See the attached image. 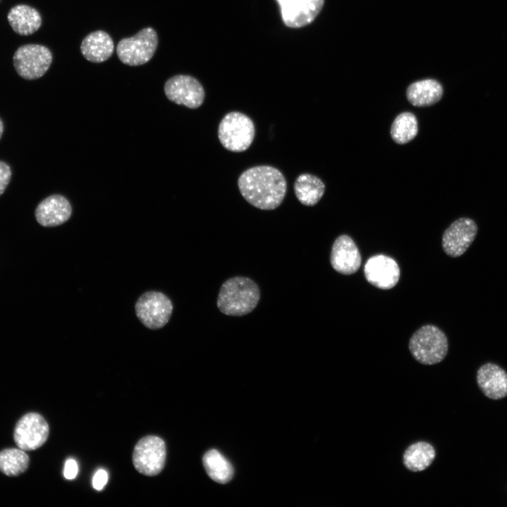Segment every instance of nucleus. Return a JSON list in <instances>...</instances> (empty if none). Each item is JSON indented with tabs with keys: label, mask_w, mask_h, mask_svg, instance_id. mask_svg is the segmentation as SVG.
Instances as JSON below:
<instances>
[{
	"label": "nucleus",
	"mask_w": 507,
	"mask_h": 507,
	"mask_svg": "<svg viewBox=\"0 0 507 507\" xmlns=\"http://www.w3.org/2000/svg\"><path fill=\"white\" fill-rule=\"evenodd\" d=\"M238 187L248 203L262 210H273L282 202L287 182L282 173L270 165H258L243 172Z\"/></svg>",
	"instance_id": "1"
},
{
	"label": "nucleus",
	"mask_w": 507,
	"mask_h": 507,
	"mask_svg": "<svg viewBox=\"0 0 507 507\" xmlns=\"http://www.w3.org/2000/svg\"><path fill=\"white\" fill-rule=\"evenodd\" d=\"M259 298V289L253 280L234 277L223 284L217 306L224 314L241 316L251 312L258 304Z\"/></svg>",
	"instance_id": "2"
},
{
	"label": "nucleus",
	"mask_w": 507,
	"mask_h": 507,
	"mask_svg": "<svg viewBox=\"0 0 507 507\" xmlns=\"http://www.w3.org/2000/svg\"><path fill=\"white\" fill-rule=\"evenodd\" d=\"M408 348L417 361L424 365H433L441 362L446 356L448 339L439 328L427 325L412 335Z\"/></svg>",
	"instance_id": "3"
},
{
	"label": "nucleus",
	"mask_w": 507,
	"mask_h": 507,
	"mask_svg": "<svg viewBox=\"0 0 507 507\" xmlns=\"http://www.w3.org/2000/svg\"><path fill=\"white\" fill-rule=\"evenodd\" d=\"M255 135L254 124L246 115L237 111L226 114L220 121L218 136L221 144L233 152L246 151Z\"/></svg>",
	"instance_id": "4"
},
{
	"label": "nucleus",
	"mask_w": 507,
	"mask_h": 507,
	"mask_svg": "<svg viewBox=\"0 0 507 507\" xmlns=\"http://www.w3.org/2000/svg\"><path fill=\"white\" fill-rule=\"evenodd\" d=\"M158 44L156 30L147 27L132 37L122 39L117 45L116 53L123 63L130 66L142 65L152 58Z\"/></svg>",
	"instance_id": "5"
},
{
	"label": "nucleus",
	"mask_w": 507,
	"mask_h": 507,
	"mask_svg": "<svg viewBox=\"0 0 507 507\" xmlns=\"http://www.w3.org/2000/svg\"><path fill=\"white\" fill-rule=\"evenodd\" d=\"M52 60L50 49L37 44L19 46L13 57L15 71L21 77L28 80L42 77L50 68Z\"/></svg>",
	"instance_id": "6"
},
{
	"label": "nucleus",
	"mask_w": 507,
	"mask_h": 507,
	"mask_svg": "<svg viewBox=\"0 0 507 507\" xmlns=\"http://www.w3.org/2000/svg\"><path fill=\"white\" fill-rule=\"evenodd\" d=\"M135 312L145 327L158 330L169 321L173 312V303L163 293L149 291L139 297L135 303Z\"/></svg>",
	"instance_id": "7"
},
{
	"label": "nucleus",
	"mask_w": 507,
	"mask_h": 507,
	"mask_svg": "<svg viewBox=\"0 0 507 507\" xmlns=\"http://www.w3.org/2000/svg\"><path fill=\"white\" fill-rule=\"evenodd\" d=\"M166 448L163 440L157 436L142 438L135 445L132 462L135 469L144 475L155 476L164 468Z\"/></svg>",
	"instance_id": "8"
},
{
	"label": "nucleus",
	"mask_w": 507,
	"mask_h": 507,
	"mask_svg": "<svg viewBox=\"0 0 507 507\" xmlns=\"http://www.w3.org/2000/svg\"><path fill=\"white\" fill-rule=\"evenodd\" d=\"M164 92L171 101L189 108H196L204 102L205 92L201 84L187 75H176L165 83Z\"/></svg>",
	"instance_id": "9"
},
{
	"label": "nucleus",
	"mask_w": 507,
	"mask_h": 507,
	"mask_svg": "<svg viewBox=\"0 0 507 507\" xmlns=\"http://www.w3.org/2000/svg\"><path fill=\"white\" fill-rule=\"evenodd\" d=\"M49 432V425L45 419L39 413H29L17 423L13 437L20 449L32 451L45 443Z\"/></svg>",
	"instance_id": "10"
},
{
	"label": "nucleus",
	"mask_w": 507,
	"mask_h": 507,
	"mask_svg": "<svg viewBox=\"0 0 507 507\" xmlns=\"http://www.w3.org/2000/svg\"><path fill=\"white\" fill-rule=\"evenodd\" d=\"M477 230L476 223L470 218H461L455 220L443 234L444 251L453 258L461 256L475 239Z\"/></svg>",
	"instance_id": "11"
},
{
	"label": "nucleus",
	"mask_w": 507,
	"mask_h": 507,
	"mask_svg": "<svg viewBox=\"0 0 507 507\" xmlns=\"http://www.w3.org/2000/svg\"><path fill=\"white\" fill-rule=\"evenodd\" d=\"M282 19L289 27L298 28L311 23L321 11L324 0H276Z\"/></svg>",
	"instance_id": "12"
},
{
	"label": "nucleus",
	"mask_w": 507,
	"mask_h": 507,
	"mask_svg": "<svg viewBox=\"0 0 507 507\" xmlns=\"http://www.w3.org/2000/svg\"><path fill=\"white\" fill-rule=\"evenodd\" d=\"M364 274L367 281L373 286L389 289L399 282L400 269L394 259L380 254L370 257L364 266Z\"/></svg>",
	"instance_id": "13"
},
{
	"label": "nucleus",
	"mask_w": 507,
	"mask_h": 507,
	"mask_svg": "<svg viewBox=\"0 0 507 507\" xmlns=\"http://www.w3.org/2000/svg\"><path fill=\"white\" fill-rule=\"evenodd\" d=\"M330 262L338 273L351 275L360 268L361 256L353 240L348 235L338 237L332 248Z\"/></svg>",
	"instance_id": "14"
},
{
	"label": "nucleus",
	"mask_w": 507,
	"mask_h": 507,
	"mask_svg": "<svg viewBox=\"0 0 507 507\" xmlns=\"http://www.w3.org/2000/svg\"><path fill=\"white\" fill-rule=\"evenodd\" d=\"M72 214L68 199L60 194H53L42 200L37 206L35 216L44 227H55L66 222Z\"/></svg>",
	"instance_id": "15"
},
{
	"label": "nucleus",
	"mask_w": 507,
	"mask_h": 507,
	"mask_svg": "<svg viewBox=\"0 0 507 507\" xmlns=\"http://www.w3.org/2000/svg\"><path fill=\"white\" fill-rule=\"evenodd\" d=\"M478 386L486 396L500 399L507 396V373L498 365L487 363L477 373Z\"/></svg>",
	"instance_id": "16"
},
{
	"label": "nucleus",
	"mask_w": 507,
	"mask_h": 507,
	"mask_svg": "<svg viewBox=\"0 0 507 507\" xmlns=\"http://www.w3.org/2000/svg\"><path fill=\"white\" fill-rule=\"evenodd\" d=\"M80 51L87 61L92 63H102L112 56L114 43L106 32L96 30L89 33L83 39Z\"/></svg>",
	"instance_id": "17"
},
{
	"label": "nucleus",
	"mask_w": 507,
	"mask_h": 507,
	"mask_svg": "<svg viewBox=\"0 0 507 507\" xmlns=\"http://www.w3.org/2000/svg\"><path fill=\"white\" fill-rule=\"evenodd\" d=\"M7 20L13 31L23 36L32 35L42 25V17L35 8L18 4L11 8L8 13Z\"/></svg>",
	"instance_id": "18"
},
{
	"label": "nucleus",
	"mask_w": 507,
	"mask_h": 507,
	"mask_svg": "<svg viewBox=\"0 0 507 507\" xmlns=\"http://www.w3.org/2000/svg\"><path fill=\"white\" fill-rule=\"evenodd\" d=\"M443 87L437 80L426 79L412 83L406 90L408 101L415 106L425 107L437 103L442 97Z\"/></svg>",
	"instance_id": "19"
},
{
	"label": "nucleus",
	"mask_w": 507,
	"mask_h": 507,
	"mask_svg": "<svg viewBox=\"0 0 507 507\" xmlns=\"http://www.w3.org/2000/svg\"><path fill=\"white\" fill-rule=\"evenodd\" d=\"M325 189V184L320 178L308 173L299 175L294 184L297 199L308 206L315 205L323 196Z\"/></svg>",
	"instance_id": "20"
},
{
	"label": "nucleus",
	"mask_w": 507,
	"mask_h": 507,
	"mask_svg": "<svg viewBox=\"0 0 507 507\" xmlns=\"http://www.w3.org/2000/svg\"><path fill=\"white\" fill-rule=\"evenodd\" d=\"M434 457L435 451L431 444L418 442L407 448L403 456V462L409 470L420 472L428 468Z\"/></svg>",
	"instance_id": "21"
},
{
	"label": "nucleus",
	"mask_w": 507,
	"mask_h": 507,
	"mask_svg": "<svg viewBox=\"0 0 507 507\" xmlns=\"http://www.w3.org/2000/svg\"><path fill=\"white\" fill-rule=\"evenodd\" d=\"M203 464L208 476L218 483L225 484L232 477V465L217 450L207 451L203 457Z\"/></svg>",
	"instance_id": "22"
},
{
	"label": "nucleus",
	"mask_w": 507,
	"mask_h": 507,
	"mask_svg": "<svg viewBox=\"0 0 507 507\" xmlns=\"http://www.w3.org/2000/svg\"><path fill=\"white\" fill-rule=\"evenodd\" d=\"M418 132L417 118L411 112H403L398 115L393 121L390 130L392 139L399 144L411 142L416 137Z\"/></svg>",
	"instance_id": "23"
},
{
	"label": "nucleus",
	"mask_w": 507,
	"mask_h": 507,
	"mask_svg": "<svg viewBox=\"0 0 507 507\" xmlns=\"http://www.w3.org/2000/svg\"><path fill=\"white\" fill-rule=\"evenodd\" d=\"M29 465V457L22 449H7L0 452V471L8 476L24 472Z\"/></svg>",
	"instance_id": "24"
},
{
	"label": "nucleus",
	"mask_w": 507,
	"mask_h": 507,
	"mask_svg": "<svg viewBox=\"0 0 507 507\" xmlns=\"http://www.w3.org/2000/svg\"><path fill=\"white\" fill-rule=\"evenodd\" d=\"M11 169L6 162L0 161V196L4 192L11 178Z\"/></svg>",
	"instance_id": "25"
},
{
	"label": "nucleus",
	"mask_w": 507,
	"mask_h": 507,
	"mask_svg": "<svg viewBox=\"0 0 507 507\" xmlns=\"http://www.w3.org/2000/svg\"><path fill=\"white\" fill-rule=\"evenodd\" d=\"M108 481V473L104 469L98 470L92 479L93 487L96 490H101L104 488Z\"/></svg>",
	"instance_id": "26"
},
{
	"label": "nucleus",
	"mask_w": 507,
	"mask_h": 507,
	"mask_svg": "<svg viewBox=\"0 0 507 507\" xmlns=\"http://www.w3.org/2000/svg\"><path fill=\"white\" fill-rule=\"evenodd\" d=\"M78 466L74 459L70 458L65 461L63 475L68 480L74 479L77 475Z\"/></svg>",
	"instance_id": "27"
},
{
	"label": "nucleus",
	"mask_w": 507,
	"mask_h": 507,
	"mask_svg": "<svg viewBox=\"0 0 507 507\" xmlns=\"http://www.w3.org/2000/svg\"><path fill=\"white\" fill-rule=\"evenodd\" d=\"M3 132H4V124H3L1 119L0 118V139L2 136Z\"/></svg>",
	"instance_id": "28"
}]
</instances>
